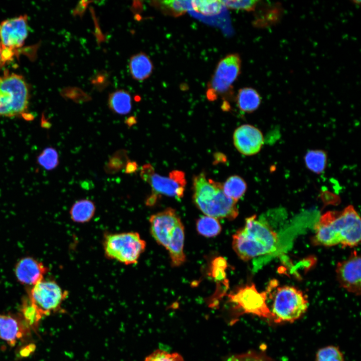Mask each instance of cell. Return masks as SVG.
I'll list each match as a JSON object with an SVG mask.
<instances>
[{"instance_id": "cell-12", "label": "cell", "mask_w": 361, "mask_h": 361, "mask_svg": "<svg viewBox=\"0 0 361 361\" xmlns=\"http://www.w3.org/2000/svg\"><path fill=\"white\" fill-rule=\"evenodd\" d=\"M28 34L26 15L6 20L0 23V42L16 54L24 44Z\"/></svg>"}, {"instance_id": "cell-7", "label": "cell", "mask_w": 361, "mask_h": 361, "mask_svg": "<svg viewBox=\"0 0 361 361\" xmlns=\"http://www.w3.org/2000/svg\"><path fill=\"white\" fill-rule=\"evenodd\" d=\"M235 312L234 321L244 313L252 314L273 320L270 308L267 303V292H259L254 284L241 286L228 295Z\"/></svg>"}, {"instance_id": "cell-17", "label": "cell", "mask_w": 361, "mask_h": 361, "mask_svg": "<svg viewBox=\"0 0 361 361\" xmlns=\"http://www.w3.org/2000/svg\"><path fill=\"white\" fill-rule=\"evenodd\" d=\"M153 64L149 57L144 53L132 56L129 62V70L132 78L137 81L148 78L153 71Z\"/></svg>"}, {"instance_id": "cell-32", "label": "cell", "mask_w": 361, "mask_h": 361, "mask_svg": "<svg viewBox=\"0 0 361 361\" xmlns=\"http://www.w3.org/2000/svg\"><path fill=\"white\" fill-rule=\"evenodd\" d=\"M227 262L222 257L216 258L212 263V273L213 277L217 280H222L226 277L225 269Z\"/></svg>"}, {"instance_id": "cell-25", "label": "cell", "mask_w": 361, "mask_h": 361, "mask_svg": "<svg viewBox=\"0 0 361 361\" xmlns=\"http://www.w3.org/2000/svg\"><path fill=\"white\" fill-rule=\"evenodd\" d=\"M304 161L306 167L316 173L322 172L327 163V155L322 150H310L305 154Z\"/></svg>"}, {"instance_id": "cell-8", "label": "cell", "mask_w": 361, "mask_h": 361, "mask_svg": "<svg viewBox=\"0 0 361 361\" xmlns=\"http://www.w3.org/2000/svg\"><path fill=\"white\" fill-rule=\"evenodd\" d=\"M141 178L149 184L152 190L151 195L156 199L159 195L180 199L184 196L186 179L185 173L174 170L168 176H162L155 172L149 163L143 165L141 168Z\"/></svg>"}, {"instance_id": "cell-19", "label": "cell", "mask_w": 361, "mask_h": 361, "mask_svg": "<svg viewBox=\"0 0 361 361\" xmlns=\"http://www.w3.org/2000/svg\"><path fill=\"white\" fill-rule=\"evenodd\" d=\"M22 336V331L18 321L11 316L0 314V338L14 345Z\"/></svg>"}, {"instance_id": "cell-27", "label": "cell", "mask_w": 361, "mask_h": 361, "mask_svg": "<svg viewBox=\"0 0 361 361\" xmlns=\"http://www.w3.org/2000/svg\"><path fill=\"white\" fill-rule=\"evenodd\" d=\"M129 160L127 151L124 149L119 150L109 158L104 167V170L109 174L117 173L125 168Z\"/></svg>"}, {"instance_id": "cell-6", "label": "cell", "mask_w": 361, "mask_h": 361, "mask_svg": "<svg viewBox=\"0 0 361 361\" xmlns=\"http://www.w3.org/2000/svg\"><path fill=\"white\" fill-rule=\"evenodd\" d=\"M103 246L108 259L129 265L137 263L145 251L146 243L137 232H127L106 235Z\"/></svg>"}, {"instance_id": "cell-18", "label": "cell", "mask_w": 361, "mask_h": 361, "mask_svg": "<svg viewBox=\"0 0 361 361\" xmlns=\"http://www.w3.org/2000/svg\"><path fill=\"white\" fill-rule=\"evenodd\" d=\"M237 105L239 109L246 113L253 112L259 107L261 98L258 91L251 87L239 89L237 97Z\"/></svg>"}, {"instance_id": "cell-14", "label": "cell", "mask_w": 361, "mask_h": 361, "mask_svg": "<svg viewBox=\"0 0 361 361\" xmlns=\"http://www.w3.org/2000/svg\"><path fill=\"white\" fill-rule=\"evenodd\" d=\"M233 142L239 152L250 156L260 151L264 143V137L258 128L250 124H243L235 130Z\"/></svg>"}, {"instance_id": "cell-21", "label": "cell", "mask_w": 361, "mask_h": 361, "mask_svg": "<svg viewBox=\"0 0 361 361\" xmlns=\"http://www.w3.org/2000/svg\"><path fill=\"white\" fill-rule=\"evenodd\" d=\"M108 106L112 112L116 114H127L132 108L131 95L124 90H117L109 95Z\"/></svg>"}, {"instance_id": "cell-3", "label": "cell", "mask_w": 361, "mask_h": 361, "mask_svg": "<svg viewBox=\"0 0 361 361\" xmlns=\"http://www.w3.org/2000/svg\"><path fill=\"white\" fill-rule=\"evenodd\" d=\"M193 189L194 202L206 216L229 220L237 217V202L225 195L221 183L201 173L194 177Z\"/></svg>"}, {"instance_id": "cell-33", "label": "cell", "mask_w": 361, "mask_h": 361, "mask_svg": "<svg viewBox=\"0 0 361 361\" xmlns=\"http://www.w3.org/2000/svg\"><path fill=\"white\" fill-rule=\"evenodd\" d=\"M16 53L4 47L0 42V69L8 62L13 60Z\"/></svg>"}, {"instance_id": "cell-34", "label": "cell", "mask_w": 361, "mask_h": 361, "mask_svg": "<svg viewBox=\"0 0 361 361\" xmlns=\"http://www.w3.org/2000/svg\"><path fill=\"white\" fill-rule=\"evenodd\" d=\"M91 2L81 1L78 4L75 9L73 11V15L82 17L89 3Z\"/></svg>"}, {"instance_id": "cell-24", "label": "cell", "mask_w": 361, "mask_h": 361, "mask_svg": "<svg viewBox=\"0 0 361 361\" xmlns=\"http://www.w3.org/2000/svg\"><path fill=\"white\" fill-rule=\"evenodd\" d=\"M192 10L205 16H214L220 14L224 7L222 1H191Z\"/></svg>"}, {"instance_id": "cell-5", "label": "cell", "mask_w": 361, "mask_h": 361, "mask_svg": "<svg viewBox=\"0 0 361 361\" xmlns=\"http://www.w3.org/2000/svg\"><path fill=\"white\" fill-rule=\"evenodd\" d=\"M29 100V88L22 76L8 71L0 76L1 116H24Z\"/></svg>"}, {"instance_id": "cell-20", "label": "cell", "mask_w": 361, "mask_h": 361, "mask_svg": "<svg viewBox=\"0 0 361 361\" xmlns=\"http://www.w3.org/2000/svg\"><path fill=\"white\" fill-rule=\"evenodd\" d=\"M96 207L94 203L87 199L76 201L70 210L72 220L77 223H85L94 216Z\"/></svg>"}, {"instance_id": "cell-28", "label": "cell", "mask_w": 361, "mask_h": 361, "mask_svg": "<svg viewBox=\"0 0 361 361\" xmlns=\"http://www.w3.org/2000/svg\"><path fill=\"white\" fill-rule=\"evenodd\" d=\"M315 361H345L343 353L338 347L330 345L319 348L315 354Z\"/></svg>"}, {"instance_id": "cell-29", "label": "cell", "mask_w": 361, "mask_h": 361, "mask_svg": "<svg viewBox=\"0 0 361 361\" xmlns=\"http://www.w3.org/2000/svg\"><path fill=\"white\" fill-rule=\"evenodd\" d=\"M38 161L46 169L55 168L59 163L58 154L56 150L52 147L45 149L39 155Z\"/></svg>"}, {"instance_id": "cell-11", "label": "cell", "mask_w": 361, "mask_h": 361, "mask_svg": "<svg viewBox=\"0 0 361 361\" xmlns=\"http://www.w3.org/2000/svg\"><path fill=\"white\" fill-rule=\"evenodd\" d=\"M360 262V255L354 250L346 259L338 262L336 267L337 279L341 287L355 295L361 293Z\"/></svg>"}, {"instance_id": "cell-1", "label": "cell", "mask_w": 361, "mask_h": 361, "mask_svg": "<svg viewBox=\"0 0 361 361\" xmlns=\"http://www.w3.org/2000/svg\"><path fill=\"white\" fill-rule=\"evenodd\" d=\"M314 230L315 245L354 247L360 241V217L351 205L341 211H327L320 216Z\"/></svg>"}, {"instance_id": "cell-10", "label": "cell", "mask_w": 361, "mask_h": 361, "mask_svg": "<svg viewBox=\"0 0 361 361\" xmlns=\"http://www.w3.org/2000/svg\"><path fill=\"white\" fill-rule=\"evenodd\" d=\"M68 293L53 280H42L32 286L29 300L41 315H49L61 309Z\"/></svg>"}, {"instance_id": "cell-30", "label": "cell", "mask_w": 361, "mask_h": 361, "mask_svg": "<svg viewBox=\"0 0 361 361\" xmlns=\"http://www.w3.org/2000/svg\"><path fill=\"white\" fill-rule=\"evenodd\" d=\"M144 361H185L178 353H169L164 350L158 349L145 357Z\"/></svg>"}, {"instance_id": "cell-13", "label": "cell", "mask_w": 361, "mask_h": 361, "mask_svg": "<svg viewBox=\"0 0 361 361\" xmlns=\"http://www.w3.org/2000/svg\"><path fill=\"white\" fill-rule=\"evenodd\" d=\"M179 221L175 211L170 208L151 215L149 222L152 237L159 245L165 248L173 230Z\"/></svg>"}, {"instance_id": "cell-2", "label": "cell", "mask_w": 361, "mask_h": 361, "mask_svg": "<svg viewBox=\"0 0 361 361\" xmlns=\"http://www.w3.org/2000/svg\"><path fill=\"white\" fill-rule=\"evenodd\" d=\"M277 234L268 224L253 215L233 236V249L243 261L272 253L276 249Z\"/></svg>"}, {"instance_id": "cell-22", "label": "cell", "mask_w": 361, "mask_h": 361, "mask_svg": "<svg viewBox=\"0 0 361 361\" xmlns=\"http://www.w3.org/2000/svg\"><path fill=\"white\" fill-rule=\"evenodd\" d=\"M152 3L164 14L173 17L180 16L192 10L191 1H157Z\"/></svg>"}, {"instance_id": "cell-26", "label": "cell", "mask_w": 361, "mask_h": 361, "mask_svg": "<svg viewBox=\"0 0 361 361\" xmlns=\"http://www.w3.org/2000/svg\"><path fill=\"white\" fill-rule=\"evenodd\" d=\"M198 232L206 237L217 236L221 231V226L216 218L204 216L200 218L196 224Z\"/></svg>"}, {"instance_id": "cell-36", "label": "cell", "mask_w": 361, "mask_h": 361, "mask_svg": "<svg viewBox=\"0 0 361 361\" xmlns=\"http://www.w3.org/2000/svg\"><path fill=\"white\" fill-rule=\"evenodd\" d=\"M125 123L129 126H130L136 123V119L134 117H130L127 118V119L125 121Z\"/></svg>"}, {"instance_id": "cell-35", "label": "cell", "mask_w": 361, "mask_h": 361, "mask_svg": "<svg viewBox=\"0 0 361 361\" xmlns=\"http://www.w3.org/2000/svg\"><path fill=\"white\" fill-rule=\"evenodd\" d=\"M138 169V165L135 161L129 160L125 166V172L126 173H132L135 172Z\"/></svg>"}, {"instance_id": "cell-4", "label": "cell", "mask_w": 361, "mask_h": 361, "mask_svg": "<svg viewBox=\"0 0 361 361\" xmlns=\"http://www.w3.org/2000/svg\"><path fill=\"white\" fill-rule=\"evenodd\" d=\"M273 302L270 309L273 321L293 322L307 311L308 301L306 296L297 288L289 285L278 286L272 281Z\"/></svg>"}, {"instance_id": "cell-31", "label": "cell", "mask_w": 361, "mask_h": 361, "mask_svg": "<svg viewBox=\"0 0 361 361\" xmlns=\"http://www.w3.org/2000/svg\"><path fill=\"white\" fill-rule=\"evenodd\" d=\"M258 2L252 0L222 1L224 7L228 9L249 12L255 10Z\"/></svg>"}, {"instance_id": "cell-15", "label": "cell", "mask_w": 361, "mask_h": 361, "mask_svg": "<svg viewBox=\"0 0 361 361\" xmlns=\"http://www.w3.org/2000/svg\"><path fill=\"white\" fill-rule=\"evenodd\" d=\"M47 271L48 268L41 262L33 258L27 257L17 263L15 274L21 283L33 286L43 279Z\"/></svg>"}, {"instance_id": "cell-9", "label": "cell", "mask_w": 361, "mask_h": 361, "mask_svg": "<svg viewBox=\"0 0 361 361\" xmlns=\"http://www.w3.org/2000/svg\"><path fill=\"white\" fill-rule=\"evenodd\" d=\"M241 60L237 54H231L221 59L208 85L207 97L214 101L232 87L241 73Z\"/></svg>"}, {"instance_id": "cell-16", "label": "cell", "mask_w": 361, "mask_h": 361, "mask_svg": "<svg viewBox=\"0 0 361 361\" xmlns=\"http://www.w3.org/2000/svg\"><path fill=\"white\" fill-rule=\"evenodd\" d=\"M184 227L180 221L176 225L165 248L169 253L173 267L179 266L186 261L184 252Z\"/></svg>"}, {"instance_id": "cell-23", "label": "cell", "mask_w": 361, "mask_h": 361, "mask_svg": "<svg viewBox=\"0 0 361 361\" xmlns=\"http://www.w3.org/2000/svg\"><path fill=\"white\" fill-rule=\"evenodd\" d=\"M246 190V182L237 175L228 177L223 185V190L225 195L236 202L244 195Z\"/></svg>"}]
</instances>
